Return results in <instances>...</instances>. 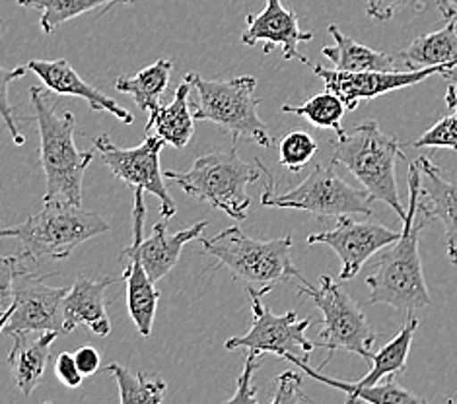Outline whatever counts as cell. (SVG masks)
I'll list each match as a JSON object with an SVG mask.
<instances>
[{
	"mask_svg": "<svg viewBox=\"0 0 457 404\" xmlns=\"http://www.w3.org/2000/svg\"><path fill=\"white\" fill-rule=\"evenodd\" d=\"M445 103H448L452 111H457V78H453V82L450 84L448 94H445Z\"/></svg>",
	"mask_w": 457,
	"mask_h": 404,
	"instance_id": "38",
	"label": "cell"
},
{
	"mask_svg": "<svg viewBox=\"0 0 457 404\" xmlns=\"http://www.w3.org/2000/svg\"><path fill=\"white\" fill-rule=\"evenodd\" d=\"M417 163L420 169L417 214L430 224L442 222L448 257L457 265V183L445 179L428 156H420Z\"/></svg>",
	"mask_w": 457,
	"mask_h": 404,
	"instance_id": "17",
	"label": "cell"
},
{
	"mask_svg": "<svg viewBox=\"0 0 457 404\" xmlns=\"http://www.w3.org/2000/svg\"><path fill=\"white\" fill-rule=\"evenodd\" d=\"M455 16H452L442 29L417 37L397 57L411 69L442 67L453 72V69H457Z\"/></svg>",
	"mask_w": 457,
	"mask_h": 404,
	"instance_id": "23",
	"label": "cell"
},
{
	"mask_svg": "<svg viewBox=\"0 0 457 404\" xmlns=\"http://www.w3.org/2000/svg\"><path fill=\"white\" fill-rule=\"evenodd\" d=\"M261 168L249 166L237 154V148L216 150L199 156L189 171H164V177L176 181L183 193L211 204L237 222H244L252 206L249 185L261 177Z\"/></svg>",
	"mask_w": 457,
	"mask_h": 404,
	"instance_id": "6",
	"label": "cell"
},
{
	"mask_svg": "<svg viewBox=\"0 0 457 404\" xmlns=\"http://www.w3.org/2000/svg\"><path fill=\"white\" fill-rule=\"evenodd\" d=\"M29 265L16 276L14 308L4 326L6 334L21 331L62 333V298L69 288L49 286L46 276H36Z\"/></svg>",
	"mask_w": 457,
	"mask_h": 404,
	"instance_id": "14",
	"label": "cell"
},
{
	"mask_svg": "<svg viewBox=\"0 0 457 404\" xmlns=\"http://www.w3.org/2000/svg\"><path fill=\"white\" fill-rule=\"evenodd\" d=\"M55 375H57L61 383L67 385L69 389H79L82 385V379H84L79 366H76L74 354H71V352H61L57 356V359H55Z\"/></svg>",
	"mask_w": 457,
	"mask_h": 404,
	"instance_id": "35",
	"label": "cell"
},
{
	"mask_svg": "<svg viewBox=\"0 0 457 404\" xmlns=\"http://www.w3.org/2000/svg\"><path fill=\"white\" fill-rule=\"evenodd\" d=\"M294 282L300 284V296L312 298L315 308L323 313V329L320 333L321 342H318V346L328 348V356L321 362L320 371L331 362L333 352L337 350L353 352L370 362L378 333L351 293L328 275L320 278L318 288L312 286L303 276Z\"/></svg>",
	"mask_w": 457,
	"mask_h": 404,
	"instance_id": "9",
	"label": "cell"
},
{
	"mask_svg": "<svg viewBox=\"0 0 457 404\" xmlns=\"http://www.w3.org/2000/svg\"><path fill=\"white\" fill-rule=\"evenodd\" d=\"M308 67L323 80L325 90L337 94L346 105L348 111H356L361 102L374 100L407 86H415L430 76L442 74L445 78H453V72L442 67L430 69H411V70H366V72H345L337 69H323L320 64L308 62Z\"/></svg>",
	"mask_w": 457,
	"mask_h": 404,
	"instance_id": "12",
	"label": "cell"
},
{
	"mask_svg": "<svg viewBox=\"0 0 457 404\" xmlns=\"http://www.w3.org/2000/svg\"><path fill=\"white\" fill-rule=\"evenodd\" d=\"M183 78L189 80L197 92V102L193 103L195 121H211L226 130L236 142L245 138L263 148L273 146L267 123L257 113L261 100L255 97V76L214 80L203 78L197 72H187Z\"/></svg>",
	"mask_w": 457,
	"mask_h": 404,
	"instance_id": "7",
	"label": "cell"
},
{
	"mask_svg": "<svg viewBox=\"0 0 457 404\" xmlns=\"http://www.w3.org/2000/svg\"><path fill=\"white\" fill-rule=\"evenodd\" d=\"M28 69L34 72L41 82L46 84V88L55 92L59 95H74L82 97V100L88 102L92 111H102L117 117L119 121L125 125H133L135 117L129 113L123 105H119L113 97L104 94L102 90L94 88L88 82H86L82 76L72 69V64L67 59H55V61H41V59H31L28 62Z\"/></svg>",
	"mask_w": 457,
	"mask_h": 404,
	"instance_id": "19",
	"label": "cell"
},
{
	"mask_svg": "<svg viewBox=\"0 0 457 404\" xmlns=\"http://www.w3.org/2000/svg\"><path fill=\"white\" fill-rule=\"evenodd\" d=\"M121 280L123 278H76L67 296L62 298V333H72L79 326H84L97 336L110 334L112 321L107 313L105 290Z\"/></svg>",
	"mask_w": 457,
	"mask_h": 404,
	"instance_id": "18",
	"label": "cell"
},
{
	"mask_svg": "<svg viewBox=\"0 0 457 404\" xmlns=\"http://www.w3.org/2000/svg\"><path fill=\"white\" fill-rule=\"evenodd\" d=\"M94 150L115 177L135 189H143L160 201V216L170 220L178 214V206L164 183L160 154L166 142L156 135H146L143 144L135 148H119L110 135L92 138Z\"/></svg>",
	"mask_w": 457,
	"mask_h": 404,
	"instance_id": "10",
	"label": "cell"
},
{
	"mask_svg": "<svg viewBox=\"0 0 457 404\" xmlns=\"http://www.w3.org/2000/svg\"><path fill=\"white\" fill-rule=\"evenodd\" d=\"M12 308H14V305H12ZM10 315H12V309H10L8 313H4L3 317H0V333H4V326H6L8 319H10Z\"/></svg>",
	"mask_w": 457,
	"mask_h": 404,
	"instance_id": "40",
	"label": "cell"
},
{
	"mask_svg": "<svg viewBox=\"0 0 457 404\" xmlns=\"http://www.w3.org/2000/svg\"><path fill=\"white\" fill-rule=\"evenodd\" d=\"M28 67H16V69H4L3 64H0V119H3L6 128L10 130V135H12V140L16 146H24L26 136L20 133V128L16 125V119H14V105L10 102V95H8V88L10 84L24 78L28 74Z\"/></svg>",
	"mask_w": 457,
	"mask_h": 404,
	"instance_id": "31",
	"label": "cell"
},
{
	"mask_svg": "<svg viewBox=\"0 0 457 404\" xmlns=\"http://www.w3.org/2000/svg\"><path fill=\"white\" fill-rule=\"evenodd\" d=\"M110 229L112 226L100 214L82 209V204L47 201L26 222L0 229V239L16 237L21 243V253L28 259L62 260L69 259L79 245Z\"/></svg>",
	"mask_w": 457,
	"mask_h": 404,
	"instance_id": "5",
	"label": "cell"
},
{
	"mask_svg": "<svg viewBox=\"0 0 457 404\" xmlns=\"http://www.w3.org/2000/svg\"><path fill=\"white\" fill-rule=\"evenodd\" d=\"M337 224L328 232H315L308 237V245L323 243L335 251L341 259L339 280H353L361 268L379 251H384L394 242H397L401 232L389 229L382 224L370 220L358 222L353 216L335 218Z\"/></svg>",
	"mask_w": 457,
	"mask_h": 404,
	"instance_id": "13",
	"label": "cell"
},
{
	"mask_svg": "<svg viewBox=\"0 0 457 404\" xmlns=\"http://www.w3.org/2000/svg\"><path fill=\"white\" fill-rule=\"evenodd\" d=\"M146 220V202L145 191L135 189V206H133V243L125 247L121 257L129 260L127 268L123 270V280L127 282V308L133 319L137 331L143 336L152 334L154 326V317L160 301V292L156 290L154 282L150 280L148 272L140 260L138 245L143 242V229Z\"/></svg>",
	"mask_w": 457,
	"mask_h": 404,
	"instance_id": "15",
	"label": "cell"
},
{
	"mask_svg": "<svg viewBox=\"0 0 457 404\" xmlns=\"http://www.w3.org/2000/svg\"><path fill=\"white\" fill-rule=\"evenodd\" d=\"M303 379L296 371H285L277 377V392L270 397L273 404H302L312 402V399L302 391Z\"/></svg>",
	"mask_w": 457,
	"mask_h": 404,
	"instance_id": "34",
	"label": "cell"
},
{
	"mask_svg": "<svg viewBox=\"0 0 457 404\" xmlns=\"http://www.w3.org/2000/svg\"><path fill=\"white\" fill-rule=\"evenodd\" d=\"M407 4L409 0H366V14L372 20L387 21Z\"/></svg>",
	"mask_w": 457,
	"mask_h": 404,
	"instance_id": "36",
	"label": "cell"
},
{
	"mask_svg": "<svg viewBox=\"0 0 457 404\" xmlns=\"http://www.w3.org/2000/svg\"><path fill=\"white\" fill-rule=\"evenodd\" d=\"M409 210L403 218L401 235L378 259L376 270L366 278L370 290L368 303H384L397 311L412 313L428 308L432 303L427 280H424L419 237L430 222L417 214L420 169L417 161L409 163Z\"/></svg>",
	"mask_w": 457,
	"mask_h": 404,
	"instance_id": "1",
	"label": "cell"
},
{
	"mask_svg": "<svg viewBox=\"0 0 457 404\" xmlns=\"http://www.w3.org/2000/svg\"><path fill=\"white\" fill-rule=\"evenodd\" d=\"M166 222L168 220L154 224V227H152V237L143 239L138 245L140 260H143L148 276L154 284L176 268L183 247L193 242V239L201 237L206 226H209V222L203 220L193 224L187 229H181L178 234H170Z\"/></svg>",
	"mask_w": 457,
	"mask_h": 404,
	"instance_id": "21",
	"label": "cell"
},
{
	"mask_svg": "<svg viewBox=\"0 0 457 404\" xmlns=\"http://www.w3.org/2000/svg\"><path fill=\"white\" fill-rule=\"evenodd\" d=\"M29 265H37V260L28 259L24 253L10 257L0 255V317L12 309L16 276Z\"/></svg>",
	"mask_w": 457,
	"mask_h": 404,
	"instance_id": "30",
	"label": "cell"
},
{
	"mask_svg": "<svg viewBox=\"0 0 457 404\" xmlns=\"http://www.w3.org/2000/svg\"><path fill=\"white\" fill-rule=\"evenodd\" d=\"M282 111L308 119L315 128H331L335 130L337 136H341L345 133L341 121L346 111V105L343 103L339 95L329 90L315 94L302 105H288V103L282 105Z\"/></svg>",
	"mask_w": 457,
	"mask_h": 404,
	"instance_id": "28",
	"label": "cell"
},
{
	"mask_svg": "<svg viewBox=\"0 0 457 404\" xmlns=\"http://www.w3.org/2000/svg\"><path fill=\"white\" fill-rule=\"evenodd\" d=\"M59 334L61 333L57 331H21L10 334L14 338V344L10 348L6 359L10 369H12L14 385L24 397H29L43 381V374H46L49 364L51 346Z\"/></svg>",
	"mask_w": 457,
	"mask_h": 404,
	"instance_id": "20",
	"label": "cell"
},
{
	"mask_svg": "<svg viewBox=\"0 0 457 404\" xmlns=\"http://www.w3.org/2000/svg\"><path fill=\"white\" fill-rule=\"evenodd\" d=\"M453 400H457V395H455V397H453Z\"/></svg>",
	"mask_w": 457,
	"mask_h": 404,
	"instance_id": "42",
	"label": "cell"
},
{
	"mask_svg": "<svg viewBox=\"0 0 457 404\" xmlns=\"http://www.w3.org/2000/svg\"><path fill=\"white\" fill-rule=\"evenodd\" d=\"M412 146L457 150V111L440 119L436 125H432L417 142H412Z\"/></svg>",
	"mask_w": 457,
	"mask_h": 404,
	"instance_id": "32",
	"label": "cell"
},
{
	"mask_svg": "<svg viewBox=\"0 0 457 404\" xmlns=\"http://www.w3.org/2000/svg\"><path fill=\"white\" fill-rule=\"evenodd\" d=\"M397 160H405L401 142L395 136L386 135L379 125L370 119L337 136L331 163L345 166L374 196V201L386 202L399 216V220H403L407 210L403 209L397 193Z\"/></svg>",
	"mask_w": 457,
	"mask_h": 404,
	"instance_id": "4",
	"label": "cell"
},
{
	"mask_svg": "<svg viewBox=\"0 0 457 404\" xmlns=\"http://www.w3.org/2000/svg\"><path fill=\"white\" fill-rule=\"evenodd\" d=\"M452 4L457 8V0H452ZM455 29H457V16H455Z\"/></svg>",
	"mask_w": 457,
	"mask_h": 404,
	"instance_id": "41",
	"label": "cell"
},
{
	"mask_svg": "<svg viewBox=\"0 0 457 404\" xmlns=\"http://www.w3.org/2000/svg\"><path fill=\"white\" fill-rule=\"evenodd\" d=\"M171 70V61L160 59L150 67L138 70L135 76H119L115 80V90L130 95L140 111L150 113L160 107L162 94L168 88Z\"/></svg>",
	"mask_w": 457,
	"mask_h": 404,
	"instance_id": "25",
	"label": "cell"
},
{
	"mask_svg": "<svg viewBox=\"0 0 457 404\" xmlns=\"http://www.w3.org/2000/svg\"><path fill=\"white\" fill-rule=\"evenodd\" d=\"M252 301L253 321L244 336H232L224 342L226 350H253L257 354H273L285 359L287 354H296L306 358L315 350V344L306 336L312 319H298L296 311L285 315H275L270 308L261 301V293L255 290H245ZM308 359V358H306Z\"/></svg>",
	"mask_w": 457,
	"mask_h": 404,
	"instance_id": "11",
	"label": "cell"
},
{
	"mask_svg": "<svg viewBox=\"0 0 457 404\" xmlns=\"http://www.w3.org/2000/svg\"><path fill=\"white\" fill-rule=\"evenodd\" d=\"M318 140L303 130H292L278 144V161L290 173H298L318 156Z\"/></svg>",
	"mask_w": 457,
	"mask_h": 404,
	"instance_id": "29",
	"label": "cell"
},
{
	"mask_svg": "<svg viewBox=\"0 0 457 404\" xmlns=\"http://www.w3.org/2000/svg\"><path fill=\"white\" fill-rule=\"evenodd\" d=\"M135 0H16L18 6L37 10L39 26L46 34H53L61 24L86 12L100 10L104 16L107 10L121 4H133Z\"/></svg>",
	"mask_w": 457,
	"mask_h": 404,
	"instance_id": "26",
	"label": "cell"
},
{
	"mask_svg": "<svg viewBox=\"0 0 457 404\" xmlns=\"http://www.w3.org/2000/svg\"><path fill=\"white\" fill-rule=\"evenodd\" d=\"M74 359L84 377L97 374V369H100V364H102L100 352H97L94 346H82L80 350L74 352Z\"/></svg>",
	"mask_w": 457,
	"mask_h": 404,
	"instance_id": "37",
	"label": "cell"
},
{
	"mask_svg": "<svg viewBox=\"0 0 457 404\" xmlns=\"http://www.w3.org/2000/svg\"><path fill=\"white\" fill-rule=\"evenodd\" d=\"M29 102L39 133V163L46 176L43 202L67 201L82 204L84 173L94 160V150H79L74 142V113L59 115L55 111L57 102H51L41 86H31Z\"/></svg>",
	"mask_w": 457,
	"mask_h": 404,
	"instance_id": "2",
	"label": "cell"
},
{
	"mask_svg": "<svg viewBox=\"0 0 457 404\" xmlns=\"http://www.w3.org/2000/svg\"><path fill=\"white\" fill-rule=\"evenodd\" d=\"M257 166L265 173L267 185L261 193V204L270 209H294L310 212L312 216L325 220V218L339 216H372L374 196L366 189H354L348 185L331 166H313L310 176L296 187L287 193L275 191V179L263 161L255 158Z\"/></svg>",
	"mask_w": 457,
	"mask_h": 404,
	"instance_id": "8",
	"label": "cell"
},
{
	"mask_svg": "<svg viewBox=\"0 0 457 404\" xmlns=\"http://www.w3.org/2000/svg\"><path fill=\"white\" fill-rule=\"evenodd\" d=\"M191 90L193 86L189 80L183 78L173 100L166 105L160 103V107L148 113V121L145 127L146 135H156L166 144H171L178 150L187 146L195 135V119L189 103Z\"/></svg>",
	"mask_w": 457,
	"mask_h": 404,
	"instance_id": "22",
	"label": "cell"
},
{
	"mask_svg": "<svg viewBox=\"0 0 457 404\" xmlns=\"http://www.w3.org/2000/svg\"><path fill=\"white\" fill-rule=\"evenodd\" d=\"M259 358H261V354H257L253 350H247L244 371L237 377L236 392L230 399H228V404H237V402H252L253 404V402H259L257 392H255V385H253V375L261 366Z\"/></svg>",
	"mask_w": 457,
	"mask_h": 404,
	"instance_id": "33",
	"label": "cell"
},
{
	"mask_svg": "<svg viewBox=\"0 0 457 404\" xmlns=\"http://www.w3.org/2000/svg\"><path fill=\"white\" fill-rule=\"evenodd\" d=\"M312 39V31H302L296 12L282 6V0H267L265 8L259 14H249L245 18V29L242 34V43L247 47L265 43L267 54L280 47L282 57L287 61L298 59L303 64H308L310 61L303 57L298 47Z\"/></svg>",
	"mask_w": 457,
	"mask_h": 404,
	"instance_id": "16",
	"label": "cell"
},
{
	"mask_svg": "<svg viewBox=\"0 0 457 404\" xmlns=\"http://www.w3.org/2000/svg\"><path fill=\"white\" fill-rule=\"evenodd\" d=\"M438 6H440L442 16H444L445 20H450L452 16L457 14V8L452 4V0H438Z\"/></svg>",
	"mask_w": 457,
	"mask_h": 404,
	"instance_id": "39",
	"label": "cell"
},
{
	"mask_svg": "<svg viewBox=\"0 0 457 404\" xmlns=\"http://www.w3.org/2000/svg\"><path fill=\"white\" fill-rule=\"evenodd\" d=\"M335 45H325L321 49L323 57H328L337 70L345 72H366V70H395V57L384 51H376L353 37L345 36L339 26L331 24L328 28Z\"/></svg>",
	"mask_w": 457,
	"mask_h": 404,
	"instance_id": "24",
	"label": "cell"
},
{
	"mask_svg": "<svg viewBox=\"0 0 457 404\" xmlns=\"http://www.w3.org/2000/svg\"><path fill=\"white\" fill-rule=\"evenodd\" d=\"M292 235L269 239L249 237L237 226L226 227L219 235L201 239L204 253L212 255L220 267L242 282L245 290H255L265 296L275 284L298 280L302 275L292 263Z\"/></svg>",
	"mask_w": 457,
	"mask_h": 404,
	"instance_id": "3",
	"label": "cell"
},
{
	"mask_svg": "<svg viewBox=\"0 0 457 404\" xmlns=\"http://www.w3.org/2000/svg\"><path fill=\"white\" fill-rule=\"evenodd\" d=\"M105 374H110L119 389V400L121 404L133 402H150L160 404L166 397V381L164 379H146L145 374H130V371L119 364L105 366Z\"/></svg>",
	"mask_w": 457,
	"mask_h": 404,
	"instance_id": "27",
	"label": "cell"
}]
</instances>
